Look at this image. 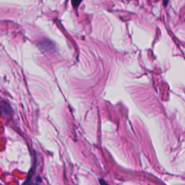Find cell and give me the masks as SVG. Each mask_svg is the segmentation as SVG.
Wrapping results in <instances>:
<instances>
[{"label":"cell","instance_id":"obj_1","mask_svg":"<svg viewBox=\"0 0 185 185\" xmlns=\"http://www.w3.org/2000/svg\"><path fill=\"white\" fill-rule=\"evenodd\" d=\"M1 108H2V115L4 117H8L11 115L12 113V108L9 105L8 103H7L4 101H2L1 103Z\"/></svg>","mask_w":185,"mask_h":185},{"label":"cell","instance_id":"obj_2","mask_svg":"<svg viewBox=\"0 0 185 185\" xmlns=\"http://www.w3.org/2000/svg\"><path fill=\"white\" fill-rule=\"evenodd\" d=\"M40 46L43 49H45V50H50L52 49V44L51 42H48V41H45L44 42H41L40 43Z\"/></svg>","mask_w":185,"mask_h":185},{"label":"cell","instance_id":"obj_3","mask_svg":"<svg viewBox=\"0 0 185 185\" xmlns=\"http://www.w3.org/2000/svg\"><path fill=\"white\" fill-rule=\"evenodd\" d=\"M81 2L82 0H72L73 7H74L75 8H77L80 4V3H81Z\"/></svg>","mask_w":185,"mask_h":185},{"label":"cell","instance_id":"obj_4","mask_svg":"<svg viewBox=\"0 0 185 185\" xmlns=\"http://www.w3.org/2000/svg\"><path fill=\"white\" fill-rule=\"evenodd\" d=\"M99 182H100L101 185H108V184L106 182L105 180L103 179H99Z\"/></svg>","mask_w":185,"mask_h":185},{"label":"cell","instance_id":"obj_5","mask_svg":"<svg viewBox=\"0 0 185 185\" xmlns=\"http://www.w3.org/2000/svg\"><path fill=\"white\" fill-rule=\"evenodd\" d=\"M168 2H169V0H163V6L166 7L168 5Z\"/></svg>","mask_w":185,"mask_h":185}]
</instances>
